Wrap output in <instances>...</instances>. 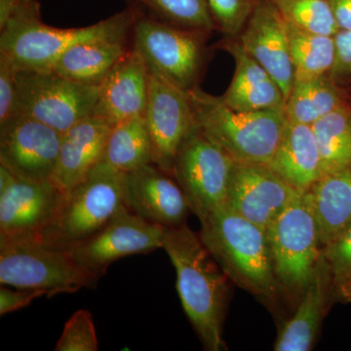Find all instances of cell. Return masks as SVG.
<instances>
[{
    "instance_id": "obj_1",
    "label": "cell",
    "mask_w": 351,
    "mask_h": 351,
    "mask_svg": "<svg viewBox=\"0 0 351 351\" xmlns=\"http://www.w3.org/2000/svg\"><path fill=\"white\" fill-rule=\"evenodd\" d=\"M162 248L174 265L182 308L201 343L206 350H226L223 334L228 277L186 223L165 228Z\"/></svg>"
},
{
    "instance_id": "obj_2",
    "label": "cell",
    "mask_w": 351,
    "mask_h": 351,
    "mask_svg": "<svg viewBox=\"0 0 351 351\" xmlns=\"http://www.w3.org/2000/svg\"><path fill=\"white\" fill-rule=\"evenodd\" d=\"M138 16L127 6L97 24L59 29L43 22L38 0H25L0 27V54L19 69L48 71L63 53L78 44L129 40Z\"/></svg>"
},
{
    "instance_id": "obj_3",
    "label": "cell",
    "mask_w": 351,
    "mask_h": 351,
    "mask_svg": "<svg viewBox=\"0 0 351 351\" xmlns=\"http://www.w3.org/2000/svg\"><path fill=\"white\" fill-rule=\"evenodd\" d=\"M200 239L221 271L251 294L271 299L279 290L267 230L225 204L201 219Z\"/></svg>"
},
{
    "instance_id": "obj_4",
    "label": "cell",
    "mask_w": 351,
    "mask_h": 351,
    "mask_svg": "<svg viewBox=\"0 0 351 351\" xmlns=\"http://www.w3.org/2000/svg\"><path fill=\"white\" fill-rule=\"evenodd\" d=\"M188 94L195 125L233 160L269 163L287 125L285 108L242 112L198 86Z\"/></svg>"
},
{
    "instance_id": "obj_5",
    "label": "cell",
    "mask_w": 351,
    "mask_h": 351,
    "mask_svg": "<svg viewBox=\"0 0 351 351\" xmlns=\"http://www.w3.org/2000/svg\"><path fill=\"white\" fill-rule=\"evenodd\" d=\"M122 174L101 161L84 181L63 193L54 217L36 239L62 251H71L90 239L123 204Z\"/></svg>"
},
{
    "instance_id": "obj_6",
    "label": "cell",
    "mask_w": 351,
    "mask_h": 351,
    "mask_svg": "<svg viewBox=\"0 0 351 351\" xmlns=\"http://www.w3.org/2000/svg\"><path fill=\"white\" fill-rule=\"evenodd\" d=\"M98 277L77 263L69 251L41 244L36 237L0 240V284L43 290L50 298L96 288Z\"/></svg>"
},
{
    "instance_id": "obj_7",
    "label": "cell",
    "mask_w": 351,
    "mask_h": 351,
    "mask_svg": "<svg viewBox=\"0 0 351 351\" xmlns=\"http://www.w3.org/2000/svg\"><path fill=\"white\" fill-rule=\"evenodd\" d=\"M279 289L302 298L321 254L319 228L307 193H299L267 230Z\"/></svg>"
},
{
    "instance_id": "obj_8",
    "label": "cell",
    "mask_w": 351,
    "mask_h": 351,
    "mask_svg": "<svg viewBox=\"0 0 351 351\" xmlns=\"http://www.w3.org/2000/svg\"><path fill=\"white\" fill-rule=\"evenodd\" d=\"M99 95L100 86L71 82L49 69H19L15 114L64 133L93 115Z\"/></svg>"
},
{
    "instance_id": "obj_9",
    "label": "cell",
    "mask_w": 351,
    "mask_h": 351,
    "mask_svg": "<svg viewBox=\"0 0 351 351\" xmlns=\"http://www.w3.org/2000/svg\"><path fill=\"white\" fill-rule=\"evenodd\" d=\"M234 162L195 124L176 156L172 176L199 221L226 204Z\"/></svg>"
},
{
    "instance_id": "obj_10",
    "label": "cell",
    "mask_w": 351,
    "mask_h": 351,
    "mask_svg": "<svg viewBox=\"0 0 351 351\" xmlns=\"http://www.w3.org/2000/svg\"><path fill=\"white\" fill-rule=\"evenodd\" d=\"M131 39L151 73L184 91L197 86L204 59L201 34L138 15Z\"/></svg>"
},
{
    "instance_id": "obj_11",
    "label": "cell",
    "mask_w": 351,
    "mask_h": 351,
    "mask_svg": "<svg viewBox=\"0 0 351 351\" xmlns=\"http://www.w3.org/2000/svg\"><path fill=\"white\" fill-rule=\"evenodd\" d=\"M164 232V226L143 219L122 204L101 230L69 252L82 267L101 278L119 258L162 248Z\"/></svg>"
},
{
    "instance_id": "obj_12",
    "label": "cell",
    "mask_w": 351,
    "mask_h": 351,
    "mask_svg": "<svg viewBox=\"0 0 351 351\" xmlns=\"http://www.w3.org/2000/svg\"><path fill=\"white\" fill-rule=\"evenodd\" d=\"M63 133L38 120L16 113L0 124V165L34 182H51Z\"/></svg>"
},
{
    "instance_id": "obj_13",
    "label": "cell",
    "mask_w": 351,
    "mask_h": 351,
    "mask_svg": "<svg viewBox=\"0 0 351 351\" xmlns=\"http://www.w3.org/2000/svg\"><path fill=\"white\" fill-rule=\"evenodd\" d=\"M144 119L151 137L152 164L172 176L176 156L195 124L188 92L149 71Z\"/></svg>"
},
{
    "instance_id": "obj_14",
    "label": "cell",
    "mask_w": 351,
    "mask_h": 351,
    "mask_svg": "<svg viewBox=\"0 0 351 351\" xmlns=\"http://www.w3.org/2000/svg\"><path fill=\"white\" fill-rule=\"evenodd\" d=\"M51 182H34L0 165V240L36 237L50 223L63 197Z\"/></svg>"
},
{
    "instance_id": "obj_15",
    "label": "cell",
    "mask_w": 351,
    "mask_h": 351,
    "mask_svg": "<svg viewBox=\"0 0 351 351\" xmlns=\"http://www.w3.org/2000/svg\"><path fill=\"white\" fill-rule=\"evenodd\" d=\"M299 193L265 164L235 161L226 205L267 230Z\"/></svg>"
},
{
    "instance_id": "obj_16",
    "label": "cell",
    "mask_w": 351,
    "mask_h": 351,
    "mask_svg": "<svg viewBox=\"0 0 351 351\" xmlns=\"http://www.w3.org/2000/svg\"><path fill=\"white\" fill-rule=\"evenodd\" d=\"M170 176L152 163L123 173V204L133 213L164 228L182 225L191 208L181 186Z\"/></svg>"
},
{
    "instance_id": "obj_17",
    "label": "cell",
    "mask_w": 351,
    "mask_h": 351,
    "mask_svg": "<svg viewBox=\"0 0 351 351\" xmlns=\"http://www.w3.org/2000/svg\"><path fill=\"white\" fill-rule=\"evenodd\" d=\"M239 43L278 83L287 100L295 82L287 23L270 0H258Z\"/></svg>"
},
{
    "instance_id": "obj_18",
    "label": "cell",
    "mask_w": 351,
    "mask_h": 351,
    "mask_svg": "<svg viewBox=\"0 0 351 351\" xmlns=\"http://www.w3.org/2000/svg\"><path fill=\"white\" fill-rule=\"evenodd\" d=\"M149 76L144 60L131 47L100 85L94 117L112 125L144 117L149 100Z\"/></svg>"
},
{
    "instance_id": "obj_19",
    "label": "cell",
    "mask_w": 351,
    "mask_h": 351,
    "mask_svg": "<svg viewBox=\"0 0 351 351\" xmlns=\"http://www.w3.org/2000/svg\"><path fill=\"white\" fill-rule=\"evenodd\" d=\"M112 126L92 115L64 132L51 182L66 193L84 181L103 159Z\"/></svg>"
},
{
    "instance_id": "obj_20",
    "label": "cell",
    "mask_w": 351,
    "mask_h": 351,
    "mask_svg": "<svg viewBox=\"0 0 351 351\" xmlns=\"http://www.w3.org/2000/svg\"><path fill=\"white\" fill-rule=\"evenodd\" d=\"M223 47L235 61L232 82L221 96L228 107L242 112L285 108L286 98L278 83L241 44L230 40Z\"/></svg>"
},
{
    "instance_id": "obj_21",
    "label": "cell",
    "mask_w": 351,
    "mask_h": 351,
    "mask_svg": "<svg viewBox=\"0 0 351 351\" xmlns=\"http://www.w3.org/2000/svg\"><path fill=\"white\" fill-rule=\"evenodd\" d=\"M334 297L329 265L321 254L313 278L304 291L294 315L277 337L276 351H308L313 348L325 315L328 302Z\"/></svg>"
},
{
    "instance_id": "obj_22",
    "label": "cell",
    "mask_w": 351,
    "mask_h": 351,
    "mask_svg": "<svg viewBox=\"0 0 351 351\" xmlns=\"http://www.w3.org/2000/svg\"><path fill=\"white\" fill-rule=\"evenodd\" d=\"M267 166L295 191L307 193L322 177L319 149L313 127L288 121Z\"/></svg>"
},
{
    "instance_id": "obj_23",
    "label": "cell",
    "mask_w": 351,
    "mask_h": 351,
    "mask_svg": "<svg viewBox=\"0 0 351 351\" xmlns=\"http://www.w3.org/2000/svg\"><path fill=\"white\" fill-rule=\"evenodd\" d=\"M307 193L317 219L323 248L351 226V165L323 176Z\"/></svg>"
},
{
    "instance_id": "obj_24",
    "label": "cell",
    "mask_w": 351,
    "mask_h": 351,
    "mask_svg": "<svg viewBox=\"0 0 351 351\" xmlns=\"http://www.w3.org/2000/svg\"><path fill=\"white\" fill-rule=\"evenodd\" d=\"M128 41L107 39L78 44L63 53L49 71L71 82L100 86L131 49Z\"/></svg>"
},
{
    "instance_id": "obj_25",
    "label": "cell",
    "mask_w": 351,
    "mask_h": 351,
    "mask_svg": "<svg viewBox=\"0 0 351 351\" xmlns=\"http://www.w3.org/2000/svg\"><path fill=\"white\" fill-rule=\"evenodd\" d=\"M346 101L343 89L328 75L295 80L284 108L288 121L311 126Z\"/></svg>"
},
{
    "instance_id": "obj_26",
    "label": "cell",
    "mask_w": 351,
    "mask_h": 351,
    "mask_svg": "<svg viewBox=\"0 0 351 351\" xmlns=\"http://www.w3.org/2000/svg\"><path fill=\"white\" fill-rule=\"evenodd\" d=\"M101 161L122 173L152 163L151 137L144 117H134L112 126Z\"/></svg>"
},
{
    "instance_id": "obj_27",
    "label": "cell",
    "mask_w": 351,
    "mask_h": 351,
    "mask_svg": "<svg viewBox=\"0 0 351 351\" xmlns=\"http://www.w3.org/2000/svg\"><path fill=\"white\" fill-rule=\"evenodd\" d=\"M311 127L319 149L322 177L351 165L350 103L346 101Z\"/></svg>"
},
{
    "instance_id": "obj_28",
    "label": "cell",
    "mask_w": 351,
    "mask_h": 351,
    "mask_svg": "<svg viewBox=\"0 0 351 351\" xmlns=\"http://www.w3.org/2000/svg\"><path fill=\"white\" fill-rule=\"evenodd\" d=\"M140 16L163 24L209 34L216 25L205 0H124Z\"/></svg>"
},
{
    "instance_id": "obj_29",
    "label": "cell",
    "mask_w": 351,
    "mask_h": 351,
    "mask_svg": "<svg viewBox=\"0 0 351 351\" xmlns=\"http://www.w3.org/2000/svg\"><path fill=\"white\" fill-rule=\"evenodd\" d=\"M286 23L295 80L330 75L336 55L334 36L314 34Z\"/></svg>"
},
{
    "instance_id": "obj_30",
    "label": "cell",
    "mask_w": 351,
    "mask_h": 351,
    "mask_svg": "<svg viewBox=\"0 0 351 351\" xmlns=\"http://www.w3.org/2000/svg\"><path fill=\"white\" fill-rule=\"evenodd\" d=\"M286 22L304 31L334 36L339 31L328 0H270Z\"/></svg>"
},
{
    "instance_id": "obj_31",
    "label": "cell",
    "mask_w": 351,
    "mask_h": 351,
    "mask_svg": "<svg viewBox=\"0 0 351 351\" xmlns=\"http://www.w3.org/2000/svg\"><path fill=\"white\" fill-rule=\"evenodd\" d=\"M322 254L331 272L334 297L351 302V226L323 247Z\"/></svg>"
},
{
    "instance_id": "obj_32",
    "label": "cell",
    "mask_w": 351,
    "mask_h": 351,
    "mask_svg": "<svg viewBox=\"0 0 351 351\" xmlns=\"http://www.w3.org/2000/svg\"><path fill=\"white\" fill-rule=\"evenodd\" d=\"M56 351H97L98 338L92 314L80 309L64 324L63 332L57 341Z\"/></svg>"
},
{
    "instance_id": "obj_33",
    "label": "cell",
    "mask_w": 351,
    "mask_h": 351,
    "mask_svg": "<svg viewBox=\"0 0 351 351\" xmlns=\"http://www.w3.org/2000/svg\"><path fill=\"white\" fill-rule=\"evenodd\" d=\"M216 25L228 38L242 32L258 0H205Z\"/></svg>"
},
{
    "instance_id": "obj_34",
    "label": "cell",
    "mask_w": 351,
    "mask_h": 351,
    "mask_svg": "<svg viewBox=\"0 0 351 351\" xmlns=\"http://www.w3.org/2000/svg\"><path fill=\"white\" fill-rule=\"evenodd\" d=\"M19 69L5 55L0 54V124L15 114Z\"/></svg>"
},
{
    "instance_id": "obj_35",
    "label": "cell",
    "mask_w": 351,
    "mask_h": 351,
    "mask_svg": "<svg viewBox=\"0 0 351 351\" xmlns=\"http://www.w3.org/2000/svg\"><path fill=\"white\" fill-rule=\"evenodd\" d=\"M336 55L330 77L339 86L351 84V31L339 29L334 36Z\"/></svg>"
},
{
    "instance_id": "obj_36",
    "label": "cell",
    "mask_w": 351,
    "mask_h": 351,
    "mask_svg": "<svg viewBox=\"0 0 351 351\" xmlns=\"http://www.w3.org/2000/svg\"><path fill=\"white\" fill-rule=\"evenodd\" d=\"M46 295L45 291L27 290V289H18V291L10 290L5 286L0 287V315L20 311L32 304L38 298Z\"/></svg>"
},
{
    "instance_id": "obj_37",
    "label": "cell",
    "mask_w": 351,
    "mask_h": 351,
    "mask_svg": "<svg viewBox=\"0 0 351 351\" xmlns=\"http://www.w3.org/2000/svg\"><path fill=\"white\" fill-rule=\"evenodd\" d=\"M341 31H351V0H328Z\"/></svg>"
},
{
    "instance_id": "obj_38",
    "label": "cell",
    "mask_w": 351,
    "mask_h": 351,
    "mask_svg": "<svg viewBox=\"0 0 351 351\" xmlns=\"http://www.w3.org/2000/svg\"><path fill=\"white\" fill-rule=\"evenodd\" d=\"M25 0H0V27Z\"/></svg>"
}]
</instances>
